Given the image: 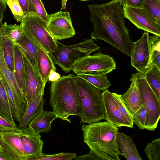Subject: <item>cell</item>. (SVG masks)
Instances as JSON below:
<instances>
[{
    "mask_svg": "<svg viewBox=\"0 0 160 160\" xmlns=\"http://www.w3.org/2000/svg\"><path fill=\"white\" fill-rule=\"evenodd\" d=\"M86 80L100 91H104L111 85L107 74L98 75L82 73L77 75Z\"/></svg>",
    "mask_w": 160,
    "mask_h": 160,
    "instance_id": "obj_24",
    "label": "cell"
},
{
    "mask_svg": "<svg viewBox=\"0 0 160 160\" xmlns=\"http://www.w3.org/2000/svg\"><path fill=\"white\" fill-rule=\"evenodd\" d=\"M0 160H17L1 145L0 146Z\"/></svg>",
    "mask_w": 160,
    "mask_h": 160,
    "instance_id": "obj_40",
    "label": "cell"
},
{
    "mask_svg": "<svg viewBox=\"0 0 160 160\" xmlns=\"http://www.w3.org/2000/svg\"><path fill=\"white\" fill-rule=\"evenodd\" d=\"M0 20V22H1ZM0 73L8 82L13 92L16 104L20 114H23L28 105L25 97L19 88L14 75L8 68L5 59L0 34Z\"/></svg>",
    "mask_w": 160,
    "mask_h": 160,
    "instance_id": "obj_14",
    "label": "cell"
},
{
    "mask_svg": "<svg viewBox=\"0 0 160 160\" xmlns=\"http://www.w3.org/2000/svg\"><path fill=\"white\" fill-rule=\"evenodd\" d=\"M150 87L160 100V71L154 65L144 73Z\"/></svg>",
    "mask_w": 160,
    "mask_h": 160,
    "instance_id": "obj_25",
    "label": "cell"
},
{
    "mask_svg": "<svg viewBox=\"0 0 160 160\" xmlns=\"http://www.w3.org/2000/svg\"><path fill=\"white\" fill-rule=\"evenodd\" d=\"M118 142L119 149L126 160H142L131 137L118 132Z\"/></svg>",
    "mask_w": 160,
    "mask_h": 160,
    "instance_id": "obj_19",
    "label": "cell"
},
{
    "mask_svg": "<svg viewBox=\"0 0 160 160\" xmlns=\"http://www.w3.org/2000/svg\"><path fill=\"white\" fill-rule=\"evenodd\" d=\"M75 79L83 111L80 122L89 124L104 119L105 111L101 91L77 76Z\"/></svg>",
    "mask_w": 160,
    "mask_h": 160,
    "instance_id": "obj_5",
    "label": "cell"
},
{
    "mask_svg": "<svg viewBox=\"0 0 160 160\" xmlns=\"http://www.w3.org/2000/svg\"><path fill=\"white\" fill-rule=\"evenodd\" d=\"M0 76L4 86L13 118L14 120L19 122L22 117L16 104L13 92L8 82L0 73Z\"/></svg>",
    "mask_w": 160,
    "mask_h": 160,
    "instance_id": "obj_29",
    "label": "cell"
},
{
    "mask_svg": "<svg viewBox=\"0 0 160 160\" xmlns=\"http://www.w3.org/2000/svg\"><path fill=\"white\" fill-rule=\"evenodd\" d=\"M124 17L139 29L160 37V23L151 16L143 8L123 6Z\"/></svg>",
    "mask_w": 160,
    "mask_h": 160,
    "instance_id": "obj_12",
    "label": "cell"
},
{
    "mask_svg": "<svg viewBox=\"0 0 160 160\" xmlns=\"http://www.w3.org/2000/svg\"><path fill=\"white\" fill-rule=\"evenodd\" d=\"M16 125L10 122L0 115V133L19 129Z\"/></svg>",
    "mask_w": 160,
    "mask_h": 160,
    "instance_id": "obj_37",
    "label": "cell"
},
{
    "mask_svg": "<svg viewBox=\"0 0 160 160\" xmlns=\"http://www.w3.org/2000/svg\"><path fill=\"white\" fill-rule=\"evenodd\" d=\"M19 4L25 14L36 13L32 0H18Z\"/></svg>",
    "mask_w": 160,
    "mask_h": 160,
    "instance_id": "obj_38",
    "label": "cell"
},
{
    "mask_svg": "<svg viewBox=\"0 0 160 160\" xmlns=\"http://www.w3.org/2000/svg\"><path fill=\"white\" fill-rule=\"evenodd\" d=\"M16 43L20 47L37 74L40 76L37 65V52L38 46L32 42L23 32Z\"/></svg>",
    "mask_w": 160,
    "mask_h": 160,
    "instance_id": "obj_22",
    "label": "cell"
},
{
    "mask_svg": "<svg viewBox=\"0 0 160 160\" xmlns=\"http://www.w3.org/2000/svg\"><path fill=\"white\" fill-rule=\"evenodd\" d=\"M10 9L14 18L18 22H21L25 14L23 12L18 0H5Z\"/></svg>",
    "mask_w": 160,
    "mask_h": 160,
    "instance_id": "obj_34",
    "label": "cell"
},
{
    "mask_svg": "<svg viewBox=\"0 0 160 160\" xmlns=\"http://www.w3.org/2000/svg\"><path fill=\"white\" fill-rule=\"evenodd\" d=\"M3 26L9 39L13 44L16 43L21 38L23 33L20 25L7 24L5 22Z\"/></svg>",
    "mask_w": 160,
    "mask_h": 160,
    "instance_id": "obj_33",
    "label": "cell"
},
{
    "mask_svg": "<svg viewBox=\"0 0 160 160\" xmlns=\"http://www.w3.org/2000/svg\"><path fill=\"white\" fill-rule=\"evenodd\" d=\"M130 87L122 97L133 115L141 108L142 104L140 93L137 83L131 76Z\"/></svg>",
    "mask_w": 160,
    "mask_h": 160,
    "instance_id": "obj_17",
    "label": "cell"
},
{
    "mask_svg": "<svg viewBox=\"0 0 160 160\" xmlns=\"http://www.w3.org/2000/svg\"><path fill=\"white\" fill-rule=\"evenodd\" d=\"M22 52L25 68L24 96L28 105L38 96L44 94L46 84L43 82L24 53L22 51Z\"/></svg>",
    "mask_w": 160,
    "mask_h": 160,
    "instance_id": "obj_13",
    "label": "cell"
},
{
    "mask_svg": "<svg viewBox=\"0 0 160 160\" xmlns=\"http://www.w3.org/2000/svg\"><path fill=\"white\" fill-rule=\"evenodd\" d=\"M151 50V61L160 71V38L154 35L149 36Z\"/></svg>",
    "mask_w": 160,
    "mask_h": 160,
    "instance_id": "obj_27",
    "label": "cell"
},
{
    "mask_svg": "<svg viewBox=\"0 0 160 160\" xmlns=\"http://www.w3.org/2000/svg\"><path fill=\"white\" fill-rule=\"evenodd\" d=\"M131 76L137 83L142 104L146 110L145 129L154 131L160 119V100L148 85L144 73L138 72Z\"/></svg>",
    "mask_w": 160,
    "mask_h": 160,
    "instance_id": "obj_8",
    "label": "cell"
},
{
    "mask_svg": "<svg viewBox=\"0 0 160 160\" xmlns=\"http://www.w3.org/2000/svg\"><path fill=\"white\" fill-rule=\"evenodd\" d=\"M149 160H160V138L153 140L144 149Z\"/></svg>",
    "mask_w": 160,
    "mask_h": 160,
    "instance_id": "obj_32",
    "label": "cell"
},
{
    "mask_svg": "<svg viewBox=\"0 0 160 160\" xmlns=\"http://www.w3.org/2000/svg\"><path fill=\"white\" fill-rule=\"evenodd\" d=\"M83 141L91 152L100 160H120L121 152L118 142V129L106 121L82 125Z\"/></svg>",
    "mask_w": 160,
    "mask_h": 160,
    "instance_id": "obj_2",
    "label": "cell"
},
{
    "mask_svg": "<svg viewBox=\"0 0 160 160\" xmlns=\"http://www.w3.org/2000/svg\"><path fill=\"white\" fill-rule=\"evenodd\" d=\"M0 34L5 59L8 68L14 73V44L8 38L5 31L2 21L0 22Z\"/></svg>",
    "mask_w": 160,
    "mask_h": 160,
    "instance_id": "obj_23",
    "label": "cell"
},
{
    "mask_svg": "<svg viewBox=\"0 0 160 160\" xmlns=\"http://www.w3.org/2000/svg\"><path fill=\"white\" fill-rule=\"evenodd\" d=\"M146 110L143 105L133 115V124L138 126L141 130L145 129Z\"/></svg>",
    "mask_w": 160,
    "mask_h": 160,
    "instance_id": "obj_35",
    "label": "cell"
},
{
    "mask_svg": "<svg viewBox=\"0 0 160 160\" xmlns=\"http://www.w3.org/2000/svg\"><path fill=\"white\" fill-rule=\"evenodd\" d=\"M121 5L119 0H111L88 6L94 26L91 38L103 40L129 57L133 42L125 26Z\"/></svg>",
    "mask_w": 160,
    "mask_h": 160,
    "instance_id": "obj_1",
    "label": "cell"
},
{
    "mask_svg": "<svg viewBox=\"0 0 160 160\" xmlns=\"http://www.w3.org/2000/svg\"><path fill=\"white\" fill-rule=\"evenodd\" d=\"M57 118L53 111L43 110L31 120L28 126L36 133H47L51 130V123Z\"/></svg>",
    "mask_w": 160,
    "mask_h": 160,
    "instance_id": "obj_16",
    "label": "cell"
},
{
    "mask_svg": "<svg viewBox=\"0 0 160 160\" xmlns=\"http://www.w3.org/2000/svg\"><path fill=\"white\" fill-rule=\"evenodd\" d=\"M0 115L11 122L16 125L12 116L4 86L0 76Z\"/></svg>",
    "mask_w": 160,
    "mask_h": 160,
    "instance_id": "obj_26",
    "label": "cell"
},
{
    "mask_svg": "<svg viewBox=\"0 0 160 160\" xmlns=\"http://www.w3.org/2000/svg\"><path fill=\"white\" fill-rule=\"evenodd\" d=\"M149 32H144L137 41L133 42L130 56L131 65L138 72L144 73L151 67Z\"/></svg>",
    "mask_w": 160,
    "mask_h": 160,
    "instance_id": "obj_10",
    "label": "cell"
},
{
    "mask_svg": "<svg viewBox=\"0 0 160 160\" xmlns=\"http://www.w3.org/2000/svg\"><path fill=\"white\" fill-rule=\"evenodd\" d=\"M47 25V30L55 39L61 40L70 38L75 34L69 12L61 10L50 15Z\"/></svg>",
    "mask_w": 160,
    "mask_h": 160,
    "instance_id": "obj_11",
    "label": "cell"
},
{
    "mask_svg": "<svg viewBox=\"0 0 160 160\" xmlns=\"http://www.w3.org/2000/svg\"><path fill=\"white\" fill-rule=\"evenodd\" d=\"M37 14L47 24L50 17V15L47 12L44 4L41 0H32Z\"/></svg>",
    "mask_w": 160,
    "mask_h": 160,
    "instance_id": "obj_36",
    "label": "cell"
},
{
    "mask_svg": "<svg viewBox=\"0 0 160 160\" xmlns=\"http://www.w3.org/2000/svg\"><path fill=\"white\" fill-rule=\"evenodd\" d=\"M105 111L104 119L117 127H128V125L119 111L116 103L113 92L108 89L102 93Z\"/></svg>",
    "mask_w": 160,
    "mask_h": 160,
    "instance_id": "obj_15",
    "label": "cell"
},
{
    "mask_svg": "<svg viewBox=\"0 0 160 160\" xmlns=\"http://www.w3.org/2000/svg\"><path fill=\"white\" fill-rule=\"evenodd\" d=\"M116 103L120 113L127 123L128 127L133 128V115L122 97V95L113 92Z\"/></svg>",
    "mask_w": 160,
    "mask_h": 160,
    "instance_id": "obj_28",
    "label": "cell"
},
{
    "mask_svg": "<svg viewBox=\"0 0 160 160\" xmlns=\"http://www.w3.org/2000/svg\"><path fill=\"white\" fill-rule=\"evenodd\" d=\"M1 134L0 133V146L1 145Z\"/></svg>",
    "mask_w": 160,
    "mask_h": 160,
    "instance_id": "obj_45",
    "label": "cell"
},
{
    "mask_svg": "<svg viewBox=\"0 0 160 160\" xmlns=\"http://www.w3.org/2000/svg\"><path fill=\"white\" fill-rule=\"evenodd\" d=\"M80 1H89L91 0H78Z\"/></svg>",
    "mask_w": 160,
    "mask_h": 160,
    "instance_id": "obj_46",
    "label": "cell"
},
{
    "mask_svg": "<svg viewBox=\"0 0 160 160\" xmlns=\"http://www.w3.org/2000/svg\"><path fill=\"white\" fill-rule=\"evenodd\" d=\"M77 157L76 154L73 153L61 152L54 154H45L29 158L28 160H71Z\"/></svg>",
    "mask_w": 160,
    "mask_h": 160,
    "instance_id": "obj_31",
    "label": "cell"
},
{
    "mask_svg": "<svg viewBox=\"0 0 160 160\" xmlns=\"http://www.w3.org/2000/svg\"><path fill=\"white\" fill-rule=\"evenodd\" d=\"M61 77V75L56 71L52 70L49 73L48 81L51 82L58 80Z\"/></svg>",
    "mask_w": 160,
    "mask_h": 160,
    "instance_id": "obj_42",
    "label": "cell"
},
{
    "mask_svg": "<svg viewBox=\"0 0 160 160\" xmlns=\"http://www.w3.org/2000/svg\"><path fill=\"white\" fill-rule=\"evenodd\" d=\"M67 0H61V10L65 9L66 8V3Z\"/></svg>",
    "mask_w": 160,
    "mask_h": 160,
    "instance_id": "obj_44",
    "label": "cell"
},
{
    "mask_svg": "<svg viewBox=\"0 0 160 160\" xmlns=\"http://www.w3.org/2000/svg\"><path fill=\"white\" fill-rule=\"evenodd\" d=\"M13 54L14 74L18 84L24 95L25 83L23 57L21 49L17 43L14 44Z\"/></svg>",
    "mask_w": 160,
    "mask_h": 160,
    "instance_id": "obj_18",
    "label": "cell"
},
{
    "mask_svg": "<svg viewBox=\"0 0 160 160\" xmlns=\"http://www.w3.org/2000/svg\"><path fill=\"white\" fill-rule=\"evenodd\" d=\"M20 22L23 33L37 46L49 54L57 50V40L51 36L47 24L37 13L25 14Z\"/></svg>",
    "mask_w": 160,
    "mask_h": 160,
    "instance_id": "obj_7",
    "label": "cell"
},
{
    "mask_svg": "<svg viewBox=\"0 0 160 160\" xmlns=\"http://www.w3.org/2000/svg\"><path fill=\"white\" fill-rule=\"evenodd\" d=\"M73 73L61 77L51 82L49 102L53 111L62 121L70 123V116L80 117L83 114L81 101Z\"/></svg>",
    "mask_w": 160,
    "mask_h": 160,
    "instance_id": "obj_3",
    "label": "cell"
},
{
    "mask_svg": "<svg viewBox=\"0 0 160 160\" xmlns=\"http://www.w3.org/2000/svg\"><path fill=\"white\" fill-rule=\"evenodd\" d=\"M75 160H99L97 157L91 152L87 154L77 157Z\"/></svg>",
    "mask_w": 160,
    "mask_h": 160,
    "instance_id": "obj_41",
    "label": "cell"
},
{
    "mask_svg": "<svg viewBox=\"0 0 160 160\" xmlns=\"http://www.w3.org/2000/svg\"><path fill=\"white\" fill-rule=\"evenodd\" d=\"M7 4L5 0H0V20L2 21L6 9Z\"/></svg>",
    "mask_w": 160,
    "mask_h": 160,
    "instance_id": "obj_43",
    "label": "cell"
},
{
    "mask_svg": "<svg viewBox=\"0 0 160 160\" xmlns=\"http://www.w3.org/2000/svg\"><path fill=\"white\" fill-rule=\"evenodd\" d=\"M121 5L136 8H142L144 0H119Z\"/></svg>",
    "mask_w": 160,
    "mask_h": 160,
    "instance_id": "obj_39",
    "label": "cell"
},
{
    "mask_svg": "<svg viewBox=\"0 0 160 160\" xmlns=\"http://www.w3.org/2000/svg\"><path fill=\"white\" fill-rule=\"evenodd\" d=\"M142 8L160 23V0H144Z\"/></svg>",
    "mask_w": 160,
    "mask_h": 160,
    "instance_id": "obj_30",
    "label": "cell"
},
{
    "mask_svg": "<svg viewBox=\"0 0 160 160\" xmlns=\"http://www.w3.org/2000/svg\"><path fill=\"white\" fill-rule=\"evenodd\" d=\"M116 68V62L113 57L102 54L99 51L80 60L72 70L77 75L82 73L105 75Z\"/></svg>",
    "mask_w": 160,
    "mask_h": 160,
    "instance_id": "obj_9",
    "label": "cell"
},
{
    "mask_svg": "<svg viewBox=\"0 0 160 160\" xmlns=\"http://www.w3.org/2000/svg\"><path fill=\"white\" fill-rule=\"evenodd\" d=\"M57 50L49 55L54 64L59 65L66 73L72 70L80 60L100 49V47L91 38L69 45L63 44L57 40Z\"/></svg>",
    "mask_w": 160,
    "mask_h": 160,
    "instance_id": "obj_6",
    "label": "cell"
},
{
    "mask_svg": "<svg viewBox=\"0 0 160 160\" xmlns=\"http://www.w3.org/2000/svg\"><path fill=\"white\" fill-rule=\"evenodd\" d=\"M1 134V145L17 160H28L43 153L44 145L41 136L28 126Z\"/></svg>",
    "mask_w": 160,
    "mask_h": 160,
    "instance_id": "obj_4",
    "label": "cell"
},
{
    "mask_svg": "<svg viewBox=\"0 0 160 160\" xmlns=\"http://www.w3.org/2000/svg\"><path fill=\"white\" fill-rule=\"evenodd\" d=\"M43 95L38 96L28 104L24 115L19 122L18 127L19 128L28 126L31 120L43 110L45 102Z\"/></svg>",
    "mask_w": 160,
    "mask_h": 160,
    "instance_id": "obj_21",
    "label": "cell"
},
{
    "mask_svg": "<svg viewBox=\"0 0 160 160\" xmlns=\"http://www.w3.org/2000/svg\"><path fill=\"white\" fill-rule=\"evenodd\" d=\"M50 55L44 49L38 47L37 52V65L40 76L46 84L52 70L56 71V68Z\"/></svg>",
    "mask_w": 160,
    "mask_h": 160,
    "instance_id": "obj_20",
    "label": "cell"
}]
</instances>
